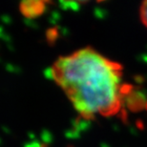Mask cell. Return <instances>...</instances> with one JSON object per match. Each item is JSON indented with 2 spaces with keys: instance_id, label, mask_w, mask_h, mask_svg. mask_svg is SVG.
<instances>
[{
  "instance_id": "obj_1",
  "label": "cell",
  "mask_w": 147,
  "mask_h": 147,
  "mask_svg": "<svg viewBox=\"0 0 147 147\" xmlns=\"http://www.w3.org/2000/svg\"><path fill=\"white\" fill-rule=\"evenodd\" d=\"M50 73L84 119L112 117L121 110L122 67L96 50L83 48L59 57Z\"/></svg>"
},
{
  "instance_id": "obj_2",
  "label": "cell",
  "mask_w": 147,
  "mask_h": 147,
  "mask_svg": "<svg viewBox=\"0 0 147 147\" xmlns=\"http://www.w3.org/2000/svg\"><path fill=\"white\" fill-rule=\"evenodd\" d=\"M140 16L144 26L147 27V0H143L142 1V4L140 6Z\"/></svg>"
},
{
  "instance_id": "obj_3",
  "label": "cell",
  "mask_w": 147,
  "mask_h": 147,
  "mask_svg": "<svg viewBox=\"0 0 147 147\" xmlns=\"http://www.w3.org/2000/svg\"><path fill=\"white\" fill-rule=\"evenodd\" d=\"M89 1L90 0H60V2L67 4L68 6H78L81 4H85V3Z\"/></svg>"
}]
</instances>
